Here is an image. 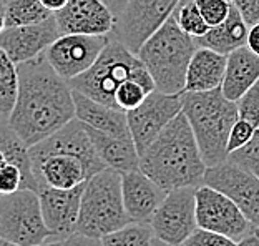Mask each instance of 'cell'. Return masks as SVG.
<instances>
[{"label":"cell","instance_id":"d6986e66","mask_svg":"<svg viewBox=\"0 0 259 246\" xmlns=\"http://www.w3.org/2000/svg\"><path fill=\"white\" fill-rule=\"evenodd\" d=\"M72 92L75 103V118H78L81 123H85L87 127L93 128V130L113 135V137H132L125 112L100 103L76 90Z\"/></svg>","mask_w":259,"mask_h":246},{"label":"cell","instance_id":"1f68e13d","mask_svg":"<svg viewBox=\"0 0 259 246\" xmlns=\"http://www.w3.org/2000/svg\"><path fill=\"white\" fill-rule=\"evenodd\" d=\"M239 118L259 128V80L236 102Z\"/></svg>","mask_w":259,"mask_h":246},{"label":"cell","instance_id":"8d00e7d4","mask_svg":"<svg viewBox=\"0 0 259 246\" xmlns=\"http://www.w3.org/2000/svg\"><path fill=\"white\" fill-rule=\"evenodd\" d=\"M246 47H248L251 52H254L256 55H259V23H254V25L249 27Z\"/></svg>","mask_w":259,"mask_h":246},{"label":"cell","instance_id":"cb8c5ba5","mask_svg":"<svg viewBox=\"0 0 259 246\" xmlns=\"http://www.w3.org/2000/svg\"><path fill=\"white\" fill-rule=\"evenodd\" d=\"M52 15L42 0H5V27L32 25Z\"/></svg>","mask_w":259,"mask_h":246},{"label":"cell","instance_id":"7c38bea8","mask_svg":"<svg viewBox=\"0 0 259 246\" xmlns=\"http://www.w3.org/2000/svg\"><path fill=\"white\" fill-rule=\"evenodd\" d=\"M181 112V97L150 92L137 108L126 112V121L138 155L148 148L150 143L161 133L164 127Z\"/></svg>","mask_w":259,"mask_h":246},{"label":"cell","instance_id":"603a6c76","mask_svg":"<svg viewBox=\"0 0 259 246\" xmlns=\"http://www.w3.org/2000/svg\"><path fill=\"white\" fill-rule=\"evenodd\" d=\"M87 130L100 158L108 168H113L118 173L140 168V155L132 137H113V135L93 130L90 127H87Z\"/></svg>","mask_w":259,"mask_h":246},{"label":"cell","instance_id":"7a4b0ae2","mask_svg":"<svg viewBox=\"0 0 259 246\" xmlns=\"http://www.w3.org/2000/svg\"><path fill=\"white\" fill-rule=\"evenodd\" d=\"M28 156L40 190L73 188L108 168L100 158L87 125L78 118L68 121L49 138L28 146Z\"/></svg>","mask_w":259,"mask_h":246},{"label":"cell","instance_id":"52a82bcc","mask_svg":"<svg viewBox=\"0 0 259 246\" xmlns=\"http://www.w3.org/2000/svg\"><path fill=\"white\" fill-rule=\"evenodd\" d=\"M130 221L121 195V173L105 168L85 181L76 221V233L102 239Z\"/></svg>","mask_w":259,"mask_h":246},{"label":"cell","instance_id":"d4e9b609","mask_svg":"<svg viewBox=\"0 0 259 246\" xmlns=\"http://www.w3.org/2000/svg\"><path fill=\"white\" fill-rule=\"evenodd\" d=\"M19 95V68L17 63L0 49V116L9 118Z\"/></svg>","mask_w":259,"mask_h":246},{"label":"cell","instance_id":"836d02e7","mask_svg":"<svg viewBox=\"0 0 259 246\" xmlns=\"http://www.w3.org/2000/svg\"><path fill=\"white\" fill-rule=\"evenodd\" d=\"M256 130L257 128L254 125H251L249 121H246L243 118H238L234 121L231 130H229V137H228V145H226L228 155L239 148H243V146L252 138V135H254Z\"/></svg>","mask_w":259,"mask_h":246},{"label":"cell","instance_id":"e0dca14e","mask_svg":"<svg viewBox=\"0 0 259 246\" xmlns=\"http://www.w3.org/2000/svg\"><path fill=\"white\" fill-rule=\"evenodd\" d=\"M83 186L85 183L68 190L42 188L38 191L44 221L52 235L50 239H63L76 233Z\"/></svg>","mask_w":259,"mask_h":246},{"label":"cell","instance_id":"8fae6325","mask_svg":"<svg viewBox=\"0 0 259 246\" xmlns=\"http://www.w3.org/2000/svg\"><path fill=\"white\" fill-rule=\"evenodd\" d=\"M196 225L203 230L221 233V235L239 241L254 231V226L241 212L239 207L226 195L211 186L199 185L196 188Z\"/></svg>","mask_w":259,"mask_h":246},{"label":"cell","instance_id":"9c48e42d","mask_svg":"<svg viewBox=\"0 0 259 246\" xmlns=\"http://www.w3.org/2000/svg\"><path fill=\"white\" fill-rule=\"evenodd\" d=\"M178 2L180 0H130L116 15L110 37L120 40L133 54H138L145 40L173 15Z\"/></svg>","mask_w":259,"mask_h":246},{"label":"cell","instance_id":"ac0fdd59","mask_svg":"<svg viewBox=\"0 0 259 246\" xmlns=\"http://www.w3.org/2000/svg\"><path fill=\"white\" fill-rule=\"evenodd\" d=\"M168 191L158 186L140 168L121 173V195L132 223H148Z\"/></svg>","mask_w":259,"mask_h":246},{"label":"cell","instance_id":"d590c367","mask_svg":"<svg viewBox=\"0 0 259 246\" xmlns=\"http://www.w3.org/2000/svg\"><path fill=\"white\" fill-rule=\"evenodd\" d=\"M243 15L248 27L259 23V0H231Z\"/></svg>","mask_w":259,"mask_h":246},{"label":"cell","instance_id":"277c9868","mask_svg":"<svg viewBox=\"0 0 259 246\" xmlns=\"http://www.w3.org/2000/svg\"><path fill=\"white\" fill-rule=\"evenodd\" d=\"M181 112L190 121L206 167L220 165L228 158V137L239 118L236 102L223 95L221 87L209 92H183Z\"/></svg>","mask_w":259,"mask_h":246},{"label":"cell","instance_id":"e575fe53","mask_svg":"<svg viewBox=\"0 0 259 246\" xmlns=\"http://www.w3.org/2000/svg\"><path fill=\"white\" fill-rule=\"evenodd\" d=\"M37 246H102V241L97 238H88L80 235V233H75V235L63 238V239H49L42 244Z\"/></svg>","mask_w":259,"mask_h":246},{"label":"cell","instance_id":"74e56055","mask_svg":"<svg viewBox=\"0 0 259 246\" xmlns=\"http://www.w3.org/2000/svg\"><path fill=\"white\" fill-rule=\"evenodd\" d=\"M102 2H105L108 5V9L113 12L115 15H118L120 12L126 7V4L130 2V0H102Z\"/></svg>","mask_w":259,"mask_h":246},{"label":"cell","instance_id":"4fadbf2b","mask_svg":"<svg viewBox=\"0 0 259 246\" xmlns=\"http://www.w3.org/2000/svg\"><path fill=\"white\" fill-rule=\"evenodd\" d=\"M203 185L211 186L238 204L252 226H259V178L228 158L220 165L206 167Z\"/></svg>","mask_w":259,"mask_h":246},{"label":"cell","instance_id":"7bdbcfd3","mask_svg":"<svg viewBox=\"0 0 259 246\" xmlns=\"http://www.w3.org/2000/svg\"><path fill=\"white\" fill-rule=\"evenodd\" d=\"M5 163H7V155L4 153V150L0 148V167H4Z\"/></svg>","mask_w":259,"mask_h":246},{"label":"cell","instance_id":"ffe728a7","mask_svg":"<svg viewBox=\"0 0 259 246\" xmlns=\"http://www.w3.org/2000/svg\"><path fill=\"white\" fill-rule=\"evenodd\" d=\"M259 80V55L248 47H239L226 55V70L221 92L228 100L238 102Z\"/></svg>","mask_w":259,"mask_h":246},{"label":"cell","instance_id":"8992f818","mask_svg":"<svg viewBox=\"0 0 259 246\" xmlns=\"http://www.w3.org/2000/svg\"><path fill=\"white\" fill-rule=\"evenodd\" d=\"M130 78H137L155 89V84L138 55L128 50L120 40L108 35V42L95 63L78 77L68 80V85L72 90L116 108L115 92L123 81Z\"/></svg>","mask_w":259,"mask_h":246},{"label":"cell","instance_id":"f1b7e54d","mask_svg":"<svg viewBox=\"0 0 259 246\" xmlns=\"http://www.w3.org/2000/svg\"><path fill=\"white\" fill-rule=\"evenodd\" d=\"M228 160L236 163L241 168L248 170L249 173H252L256 178H259V128L243 148H239L228 155Z\"/></svg>","mask_w":259,"mask_h":246},{"label":"cell","instance_id":"44dd1931","mask_svg":"<svg viewBox=\"0 0 259 246\" xmlns=\"http://www.w3.org/2000/svg\"><path fill=\"white\" fill-rule=\"evenodd\" d=\"M226 70V55L198 47L186 70L185 92H209L220 89Z\"/></svg>","mask_w":259,"mask_h":246},{"label":"cell","instance_id":"30bf717a","mask_svg":"<svg viewBox=\"0 0 259 246\" xmlns=\"http://www.w3.org/2000/svg\"><path fill=\"white\" fill-rule=\"evenodd\" d=\"M196 188L198 186H185L166 193L150 221L156 239L180 246L196 230Z\"/></svg>","mask_w":259,"mask_h":246},{"label":"cell","instance_id":"ab89813d","mask_svg":"<svg viewBox=\"0 0 259 246\" xmlns=\"http://www.w3.org/2000/svg\"><path fill=\"white\" fill-rule=\"evenodd\" d=\"M238 246H259V236L252 231L249 235H246L243 239H239Z\"/></svg>","mask_w":259,"mask_h":246},{"label":"cell","instance_id":"f6af8a7d","mask_svg":"<svg viewBox=\"0 0 259 246\" xmlns=\"http://www.w3.org/2000/svg\"><path fill=\"white\" fill-rule=\"evenodd\" d=\"M254 233L259 236V226H256V228H254Z\"/></svg>","mask_w":259,"mask_h":246},{"label":"cell","instance_id":"484cf974","mask_svg":"<svg viewBox=\"0 0 259 246\" xmlns=\"http://www.w3.org/2000/svg\"><path fill=\"white\" fill-rule=\"evenodd\" d=\"M155 235L148 223H128L105 235L102 246H155Z\"/></svg>","mask_w":259,"mask_h":246},{"label":"cell","instance_id":"5b68a950","mask_svg":"<svg viewBox=\"0 0 259 246\" xmlns=\"http://www.w3.org/2000/svg\"><path fill=\"white\" fill-rule=\"evenodd\" d=\"M196 49L194 38L181 30L171 15L145 40L137 55L156 90L180 95L185 92L186 70Z\"/></svg>","mask_w":259,"mask_h":246},{"label":"cell","instance_id":"d6a6232c","mask_svg":"<svg viewBox=\"0 0 259 246\" xmlns=\"http://www.w3.org/2000/svg\"><path fill=\"white\" fill-rule=\"evenodd\" d=\"M183 246H238V241H234V239L229 236L221 235V233L196 228V230L186 238Z\"/></svg>","mask_w":259,"mask_h":246},{"label":"cell","instance_id":"9a60e30c","mask_svg":"<svg viewBox=\"0 0 259 246\" xmlns=\"http://www.w3.org/2000/svg\"><path fill=\"white\" fill-rule=\"evenodd\" d=\"M54 17L60 35H110L116 23V15L102 0H68Z\"/></svg>","mask_w":259,"mask_h":246},{"label":"cell","instance_id":"f546056e","mask_svg":"<svg viewBox=\"0 0 259 246\" xmlns=\"http://www.w3.org/2000/svg\"><path fill=\"white\" fill-rule=\"evenodd\" d=\"M22 188H30L28 178L22 172V168L10 161L5 163L4 167H0V196L12 195V193Z\"/></svg>","mask_w":259,"mask_h":246},{"label":"cell","instance_id":"2e32d148","mask_svg":"<svg viewBox=\"0 0 259 246\" xmlns=\"http://www.w3.org/2000/svg\"><path fill=\"white\" fill-rule=\"evenodd\" d=\"M60 37L55 17L32 25L5 27L0 32V49L15 63H22L45 54L50 44Z\"/></svg>","mask_w":259,"mask_h":246},{"label":"cell","instance_id":"5bb4252c","mask_svg":"<svg viewBox=\"0 0 259 246\" xmlns=\"http://www.w3.org/2000/svg\"><path fill=\"white\" fill-rule=\"evenodd\" d=\"M108 42V35H60L45 50V57L63 80H72L90 68Z\"/></svg>","mask_w":259,"mask_h":246},{"label":"cell","instance_id":"60d3db41","mask_svg":"<svg viewBox=\"0 0 259 246\" xmlns=\"http://www.w3.org/2000/svg\"><path fill=\"white\" fill-rule=\"evenodd\" d=\"M5 28V0H0V32Z\"/></svg>","mask_w":259,"mask_h":246},{"label":"cell","instance_id":"f35d334b","mask_svg":"<svg viewBox=\"0 0 259 246\" xmlns=\"http://www.w3.org/2000/svg\"><path fill=\"white\" fill-rule=\"evenodd\" d=\"M67 2H68V0H42V4L45 5V9H49L52 14H55V12L63 9Z\"/></svg>","mask_w":259,"mask_h":246},{"label":"cell","instance_id":"ee69618b","mask_svg":"<svg viewBox=\"0 0 259 246\" xmlns=\"http://www.w3.org/2000/svg\"><path fill=\"white\" fill-rule=\"evenodd\" d=\"M155 246H171V244H166V243L160 241V239H155ZM180 246H183V244H180Z\"/></svg>","mask_w":259,"mask_h":246},{"label":"cell","instance_id":"7402d4cb","mask_svg":"<svg viewBox=\"0 0 259 246\" xmlns=\"http://www.w3.org/2000/svg\"><path fill=\"white\" fill-rule=\"evenodd\" d=\"M248 30V23L244 22L241 12L233 4L226 20L216 27H209V30L204 35L194 38V44H196V47H204V49H211L218 54L228 55L233 50L246 45Z\"/></svg>","mask_w":259,"mask_h":246},{"label":"cell","instance_id":"ba28073f","mask_svg":"<svg viewBox=\"0 0 259 246\" xmlns=\"http://www.w3.org/2000/svg\"><path fill=\"white\" fill-rule=\"evenodd\" d=\"M0 236L19 246H37L52 238L44 221L38 191L22 188L0 196Z\"/></svg>","mask_w":259,"mask_h":246},{"label":"cell","instance_id":"6da1fadb","mask_svg":"<svg viewBox=\"0 0 259 246\" xmlns=\"http://www.w3.org/2000/svg\"><path fill=\"white\" fill-rule=\"evenodd\" d=\"M19 95L7 118L27 146L49 138L75 118L73 92L58 75L45 54L17 63Z\"/></svg>","mask_w":259,"mask_h":246},{"label":"cell","instance_id":"3957f363","mask_svg":"<svg viewBox=\"0 0 259 246\" xmlns=\"http://www.w3.org/2000/svg\"><path fill=\"white\" fill-rule=\"evenodd\" d=\"M140 170L164 191L203 185L206 165L183 112L140 155Z\"/></svg>","mask_w":259,"mask_h":246},{"label":"cell","instance_id":"b9f144b4","mask_svg":"<svg viewBox=\"0 0 259 246\" xmlns=\"http://www.w3.org/2000/svg\"><path fill=\"white\" fill-rule=\"evenodd\" d=\"M0 246H19V244L12 243V241H9V239H5V238L0 236Z\"/></svg>","mask_w":259,"mask_h":246},{"label":"cell","instance_id":"4316f807","mask_svg":"<svg viewBox=\"0 0 259 246\" xmlns=\"http://www.w3.org/2000/svg\"><path fill=\"white\" fill-rule=\"evenodd\" d=\"M173 19L176 20L181 30L193 38L201 37L209 30L208 23L204 22L201 14H199L194 0H180L173 12Z\"/></svg>","mask_w":259,"mask_h":246},{"label":"cell","instance_id":"83f0119b","mask_svg":"<svg viewBox=\"0 0 259 246\" xmlns=\"http://www.w3.org/2000/svg\"><path fill=\"white\" fill-rule=\"evenodd\" d=\"M153 90L155 89H151V87L137 78L125 80L115 92V107L126 113L130 110L137 108Z\"/></svg>","mask_w":259,"mask_h":246},{"label":"cell","instance_id":"4dcf8cb0","mask_svg":"<svg viewBox=\"0 0 259 246\" xmlns=\"http://www.w3.org/2000/svg\"><path fill=\"white\" fill-rule=\"evenodd\" d=\"M194 2L208 27H216L225 22L233 5L231 0H194Z\"/></svg>","mask_w":259,"mask_h":246}]
</instances>
